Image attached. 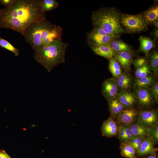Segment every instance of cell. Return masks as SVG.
I'll return each instance as SVG.
<instances>
[{"label": "cell", "mask_w": 158, "mask_h": 158, "mask_svg": "<svg viewBox=\"0 0 158 158\" xmlns=\"http://www.w3.org/2000/svg\"><path fill=\"white\" fill-rule=\"evenodd\" d=\"M45 19L41 0H13L10 6L0 10V28L13 30L23 35L31 24Z\"/></svg>", "instance_id": "6da1fadb"}, {"label": "cell", "mask_w": 158, "mask_h": 158, "mask_svg": "<svg viewBox=\"0 0 158 158\" xmlns=\"http://www.w3.org/2000/svg\"><path fill=\"white\" fill-rule=\"evenodd\" d=\"M62 31L61 27L45 19L31 24L25 29L23 36L35 52L54 40H61Z\"/></svg>", "instance_id": "7a4b0ae2"}, {"label": "cell", "mask_w": 158, "mask_h": 158, "mask_svg": "<svg viewBox=\"0 0 158 158\" xmlns=\"http://www.w3.org/2000/svg\"><path fill=\"white\" fill-rule=\"evenodd\" d=\"M68 43L55 39L35 52L34 57L47 71L50 72L58 65L65 61V55Z\"/></svg>", "instance_id": "3957f363"}, {"label": "cell", "mask_w": 158, "mask_h": 158, "mask_svg": "<svg viewBox=\"0 0 158 158\" xmlns=\"http://www.w3.org/2000/svg\"><path fill=\"white\" fill-rule=\"evenodd\" d=\"M121 14L112 7L101 8L93 12L94 27L100 28L108 34L119 36L126 32L121 23Z\"/></svg>", "instance_id": "277c9868"}, {"label": "cell", "mask_w": 158, "mask_h": 158, "mask_svg": "<svg viewBox=\"0 0 158 158\" xmlns=\"http://www.w3.org/2000/svg\"><path fill=\"white\" fill-rule=\"evenodd\" d=\"M121 23L126 31L129 33H135L146 29L148 25L142 14H121Z\"/></svg>", "instance_id": "5b68a950"}, {"label": "cell", "mask_w": 158, "mask_h": 158, "mask_svg": "<svg viewBox=\"0 0 158 158\" xmlns=\"http://www.w3.org/2000/svg\"><path fill=\"white\" fill-rule=\"evenodd\" d=\"M118 36L108 34L101 29L94 27L87 35L88 43L90 48L104 45H111Z\"/></svg>", "instance_id": "8992f818"}, {"label": "cell", "mask_w": 158, "mask_h": 158, "mask_svg": "<svg viewBox=\"0 0 158 158\" xmlns=\"http://www.w3.org/2000/svg\"><path fill=\"white\" fill-rule=\"evenodd\" d=\"M133 93L139 110H150L156 102L149 87L134 88Z\"/></svg>", "instance_id": "52a82bcc"}, {"label": "cell", "mask_w": 158, "mask_h": 158, "mask_svg": "<svg viewBox=\"0 0 158 158\" xmlns=\"http://www.w3.org/2000/svg\"><path fill=\"white\" fill-rule=\"evenodd\" d=\"M138 120L143 126L149 128L158 124V113L157 110H139Z\"/></svg>", "instance_id": "ba28073f"}, {"label": "cell", "mask_w": 158, "mask_h": 158, "mask_svg": "<svg viewBox=\"0 0 158 158\" xmlns=\"http://www.w3.org/2000/svg\"><path fill=\"white\" fill-rule=\"evenodd\" d=\"M139 110L134 107L124 109L120 113L116 121L118 124L130 125L138 118Z\"/></svg>", "instance_id": "9c48e42d"}, {"label": "cell", "mask_w": 158, "mask_h": 158, "mask_svg": "<svg viewBox=\"0 0 158 158\" xmlns=\"http://www.w3.org/2000/svg\"><path fill=\"white\" fill-rule=\"evenodd\" d=\"M102 92L108 102L116 97L118 92L116 79L113 77L104 80L102 84Z\"/></svg>", "instance_id": "30bf717a"}, {"label": "cell", "mask_w": 158, "mask_h": 158, "mask_svg": "<svg viewBox=\"0 0 158 158\" xmlns=\"http://www.w3.org/2000/svg\"><path fill=\"white\" fill-rule=\"evenodd\" d=\"M119 127L116 120L110 116L104 121L102 126V135L108 138L118 136Z\"/></svg>", "instance_id": "8fae6325"}, {"label": "cell", "mask_w": 158, "mask_h": 158, "mask_svg": "<svg viewBox=\"0 0 158 158\" xmlns=\"http://www.w3.org/2000/svg\"><path fill=\"white\" fill-rule=\"evenodd\" d=\"M155 145L150 138L146 137L137 153V157H142L148 155H157V149L155 147Z\"/></svg>", "instance_id": "7c38bea8"}, {"label": "cell", "mask_w": 158, "mask_h": 158, "mask_svg": "<svg viewBox=\"0 0 158 158\" xmlns=\"http://www.w3.org/2000/svg\"><path fill=\"white\" fill-rule=\"evenodd\" d=\"M113 57L125 71L130 70L133 61L132 54L126 52H115Z\"/></svg>", "instance_id": "4fadbf2b"}, {"label": "cell", "mask_w": 158, "mask_h": 158, "mask_svg": "<svg viewBox=\"0 0 158 158\" xmlns=\"http://www.w3.org/2000/svg\"><path fill=\"white\" fill-rule=\"evenodd\" d=\"M116 97L125 109L134 107L136 104L134 94L127 91L118 92Z\"/></svg>", "instance_id": "5bb4252c"}, {"label": "cell", "mask_w": 158, "mask_h": 158, "mask_svg": "<svg viewBox=\"0 0 158 158\" xmlns=\"http://www.w3.org/2000/svg\"><path fill=\"white\" fill-rule=\"evenodd\" d=\"M118 92L127 91L132 83V76L127 72L123 73L117 78Z\"/></svg>", "instance_id": "9a60e30c"}, {"label": "cell", "mask_w": 158, "mask_h": 158, "mask_svg": "<svg viewBox=\"0 0 158 158\" xmlns=\"http://www.w3.org/2000/svg\"><path fill=\"white\" fill-rule=\"evenodd\" d=\"M140 42L139 50L143 52L147 58L150 50L155 46L154 41L150 38L143 36L139 38Z\"/></svg>", "instance_id": "2e32d148"}, {"label": "cell", "mask_w": 158, "mask_h": 158, "mask_svg": "<svg viewBox=\"0 0 158 158\" xmlns=\"http://www.w3.org/2000/svg\"><path fill=\"white\" fill-rule=\"evenodd\" d=\"M93 52L96 55L107 59L113 57L115 52L111 45H104L91 47Z\"/></svg>", "instance_id": "e0dca14e"}, {"label": "cell", "mask_w": 158, "mask_h": 158, "mask_svg": "<svg viewBox=\"0 0 158 158\" xmlns=\"http://www.w3.org/2000/svg\"><path fill=\"white\" fill-rule=\"evenodd\" d=\"M108 104L110 116L116 120L125 108L116 97L109 101Z\"/></svg>", "instance_id": "ac0fdd59"}, {"label": "cell", "mask_w": 158, "mask_h": 158, "mask_svg": "<svg viewBox=\"0 0 158 158\" xmlns=\"http://www.w3.org/2000/svg\"><path fill=\"white\" fill-rule=\"evenodd\" d=\"M147 25L153 23L158 20V6L155 5L145 11L142 14Z\"/></svg>", "instance_id": "d6986e66"}, {"label": "cell", "mask_w": 158, "mask_h": 158, "mask_svg": "<svg viewBox=\"0 0 158 158\" xmlns=\"http://www.w3.org/2000/svg\"><path fill=\"white\" fill-rule=\"evenodd\" d=\"M117 38L114 40L111 44V47L115 52H126L132 54L133 53V50L130 46Z\"/></svg>", "instance_id": "ffe728a7"}, {"label": "cell", "mask_w": 158, "mask_h": 158, "mask_svg": "<svg viewBox=\"0 0 158 158\" xmlns=\"http://www.w3.org/2000/svg\"><path fill=\"white\" fill-rule=\"evenodd\" d=\"M121 155L125 158H137V153L129 142L121 143L120 146Z\"/></svg>", "instance_id": "44dd1931"}, {"label": "cell", "mask_w": 158, "mask_h": 158, "mask_svg": "<svg viewBox=\"0 0 158 158\" xmlns=\"http://www.w3.org/2000/svg\"><path fill=\"white\" fill-rule=\"evenodd\" d=\"M133 136H139L144 138L147 137L148 128L143 126L138 119L130 125Z\"/></svg>", "instance_id": "7402d4cb"}, {"label": "cell", "mask_w": 158, "mask_h": 158, "mask_svg": "<svg viewBox=\"0 0 158 158\" xmlns=\"http://www.w3.org/2000/svg\"><path fill=\"white\" fill-rule=\"evenodd\" d=\"M149 63L151 70L153 71L154 74L156 78H157L158 74V52L157 50L152 51L149 53L148 58Z\"/></svg>", "instance_id": "603a6c76"}, {"label": "cell", "mask_w": 158, "mask_h": 158, "mask_svg": "<svg viewBox=\"0 0 158 158\" xmlns=\"http://www.w3.org/2000/svg\"><path fill=\"white\" fill-rule=\"evenodd\" d=\"M155 82L154 77L152 75L142 78L136 79L133 84L134 88L142 87H150Z\"/></svg>", "instance_id": "cb8c5ba5"}, {"label": "cell", "mask_w": 158, "mask_h": 158, "mask_svg": "<svg viewBox=\"0 0 158 158\" xmlns=\"http://www.w3.org/2000/svg\"><path fill=\"white\" fill-rule=\"evenodd\" d=\"M109 59V70L114 78L116 79L123 73L122 68L114 57Z\"/></svg>", "instance_id": "d4e9b609"}, {"label": "cell", "mask_w": 158, "mask_h": 158, "mask_svg": "<svg viewBox=\"0 0 158 158\" xmlns=\"http://www.w3.org/2000/svg\"><path fill=\"white\" fill-rule=\"evenodd\" d=\"M150 73V67L147 62L143 66L136 69L135 74L136 79H140L149 75Z\"/></svg>", "instance_id": "484cf974"}, {"label": "cell", "mask_w": 158, "mask_h": 158, "mask_svg": "<svg viewBox=\"0 0 158 158\" xmlns=\"http://www.w3.org/2000/svg\"><path fill=\"white\" fill-rule=\"evenodd\" d=\"M41 4L43 11L46 13L56 8L59 3L55 0H41Z\"/></svg>", "instance_id": "4316f807"}, {"label": "cell", "mask_w": 158, "mask_h": 158, "mask_svg": "<svg viewBox=\"0 0 158 158\" xmlns=\"http://www.w3.org/2000/svg\"><path fill=\"white\" fill-rule=\"evenodd\" d=\"M0 47L13 53L16 56L19 53V50L15 47L10 42L0 37Z\"/></svg>", "instance_id": "83f0119b"}, {"label": "cell", "mask_w": 158, "mask_h": 158, "mask_svg": "<svg viewBox=\"0 0 158 158\" xmlns=\"http://www.w3.org/2000/svg\"><path fill=\"white\" fill-rule=\"evenodd\" d=\"M145 138L139 136H133L128 142L134 147L137 153Z\"/></svg>", "instance_id": "f1b7e54d"}, {"label": "cell", "mask_w": 158, "mask_h": 158, "mask_svg": "<svg viewBox=\"0 0 158 158\" xmlns=\"http://www.w3.org/2000/svg\"><path fill=\"white\" fill-rule=\"evenodd\" d=\"M147 137L150 138L155 144L158 142V124L148 128Z\"/></svg>", "instance_id": "f546056e"}, {"label": "cell", "mask_w": 158, "mask_h": 158, "mask_svg": "<svg viewBox=\"0 0 158 158\" xmlns=\"http://www.w3.org/2000/svg\"><path fill=\"white\" fill-rule=\"evenodd\" d=\"M148 58L145 56L138 57L133 61V64L136 69L140 68L144 66L148 62Z\"/></svg>", "instance_id": "4dcf8cb0"}, {"label": "cell", "mask_w": 158, "mask_h": 158, "mask_svg": "<svg viewBox=\"0 0 158 158\" xmlns=\"http://www.w3.org/2000/svg\"><path fill=\"white\" fill-rule=\"evenodd\" d=\"M123 125L125 134V142H128L133 136L130 125Z\"/></svg>", "instance_id": "1f68e13d"}, {"label": "cell", "mask_w": 158, "mask_h": 158, "mask_svg": "<svg viewBox=\"0 0 158 158\" xmlns=\"http://www.w3.org/2000/svg\"><path fill=\"white\" fill-rule=\"evenodd\" d=\"M150 87L153 97L156 102L158 101V82L155 81Z\"/></svg>", "instance_id": "d6a6232c"}, {"label": "cell", "mask_w": 158, "mask_h": 158, "mask_svg": "<svg viewBox=\"0 0 158 158\" xmlns=\"http://www.w3.org/2000/svg\"><path fill=\"white\" fill-rule=\"evenodd\" d=\"M117 136L121 143L125 142V134L123 124H120L119 125Z\"/></svg>", "instance_id": "836d02e7"}, {"label": "cell", "mask_w": 158, "mask_h": 158, "mask_svg": "<svg viewBox=\"0 0 158 158\" xmlns=\"http://www.w3.org/2000/svg\"><path fill=\"white\" fill-rule=\"evenodd\" d=\"M13 0H1V4L7 7L10 6L13 2Z\"/></svg>", "instance_id": "e575fe53"}, {"label": "cell", "mask_w": 158, "mask_h": 158, "mask_svg": "<svg viewBox=\"0 0 158 158\" xmlns=\"http://www.w3.org/2000/svg\"><path fill=\"white\" fill-rule=\"evenodd\" d=\"M0 158H11V157L4 151L0 150Z\"/></svg>", "instance_id": "d590c367"}, {"label": "cell", "mask_w": 158, "mask_h": 158, "mask_svg": "<svg viewBox=\"0 0 158 158\" xmlns=\"http://www.w3.org/2000/svg\"><path fill=\"white\" fill-rule=\"evenodd\" d=\"M142 157V158H157L156 155H148Z\"/></svg>", "instance_id": "8d00e7d4"}, {"label": "cell", "mask_w": 158, "mask_h": 158, "mask_svg": "<svg viewBox=\"0 0 158 158\" xmlns=\"http://www.w3.org/2000/svg\"><path fill=\"white\" fill-rule=\"evenodd\" d=\"M158 29L156 28L155 30L154 31V36L156 39H157L158 38Z\"/></svg>", "instance_id": "74e56055"}, {"label": "cell", "mask_w": 158, "mask_h": 158, "mask_svg": "<svg viewBox=\"0 0 158 158\" xmlns=\"http://www.w3.org/2000/svg\"><path fill=\"white\" fill-rule=\"evenodd\" d=\"M158 20H157L153 23L155 27L157 29H158Z\"/></svg>", "instance_id": "f35d334b"}, {"label": "cell", "mask_w": 158, "mask_h": 158, "mask_svg": "<svg viewBox=\"0 0 158 158\" xmlns=\"http://www.w3.org/2000/svg\"><path fill=\"white\" fill-rule=\"evenodd\" d=\"M1 0H0V4H1Z\"/></svg>", "instance_id": "ab89813d"}]
</instances>
